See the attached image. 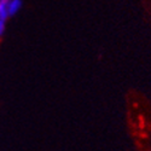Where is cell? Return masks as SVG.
Returning <instances> with one entry per match:
<instances>
[{"label": "cell", "instance_id": "1", "mask_svg": "<svg viewBox=\"0 0 151 151\" xmlns=\"http://www.w3.org/2000/svg\"><path fill=\"white\" fill-rule=\"evenodd\" d=\"M22 7V1L21 0H11L7 5V10H9V17L15 16L17 12L21 10Z\"/></svg>", "mask_w": 151, "mask_h": 151}, {"label": "cell", "instance_id": "2", "mask_svg": "<svg viewBox=\"0 0 151 151\" xmlns=\"http://www.w3.org/2000/svg\"><path fill=\"white\" fill-rule=\"evenodd\" d=\"M7 3L0 1V19L6 21L9 18V10H7Z\"/></svg>", "mask_w": 151, "mask_h": 151}, {"label": "cell", "instance_id": "3", "mask_svg": "<svg viewBox=\"0 0 151 151\" xmlns=\"http://www.w3.org/2000/svg\"><path fill=\"white\" fill-rule=\"evenodd\" d=\"M5 32V21L0 19V36H1Z\"/></svg>", "mask_w": 151, "mask_h": 151}, {"label": "cell", "instance_id": "4", "mask_svg": "<svg viewBox=\"0 0 151 151\" xmlns=\"http://www.w3.org/2000/svg\"><path fill=\"white\" fill-rule=\"evenodd\" d=\"M0 1H3V3H7V4H9V3L11 1V0H0Z\"/></svg>", "mask_w": 151, "mask_h": 151}]
</instances>
